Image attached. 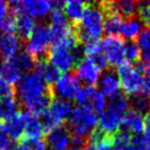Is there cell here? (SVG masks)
<instances>
[{
  "instance_id": "cell-5",
  "label": "cell",
  "mask_w": 150,
  "mask_h": 150,
  "mask_svg": "<svg viewBox=\"0 0 150 150\" xmlns=\"http://www.w3.org/2000/svg\"><path fill=\"white\" fill-rule=\"evenodd\" d=\"M16 93L21 103L52 93V88L38 72H30L22 77L17 84Z\"/></svg>"
},
{
  "instance_id": "cell-12",
  "label": "cell",
  "mask_w": 150,
  "mask_h": 150,
  "mask_svg": "<svg viewBox=\"0 0 150 150\" xmlns=\"http://www.w3.org/2000/svg\"><path fill=\"white\" fill-rule=\"evenodd\" d=\"M80 89V82L77 79L75 74L66 72L59 76L57 81L53 84L52 93L57 96V99L65 101H70L75 99L76 94Z\"/></svg>"
},
{
  "instance_id": "cell-44",
  "label": "cell",
  "mask_w": 150,
  "mask_h": 150,
  "mask_svg": "<svg viewBox=\"0 0 150 150\" xmlns=\"http://www.w3.org/2000/svg\"><path fill=\"white\" fill-rule=\"evenodd\" d=\"M68 150H80V149H77V148H75V147H70Z\"/></svg>"
},
{
  "instance_id": "cell-26",
  "label": "cell",
  "mask_w": 150,
  "mask_h": 150,
  "mask_svg": "<svg viewBox=\"0 0 150 150\" xmlns=\"http://www.w3.org/2000/svg\"><path fill=\"white\" fill-rule=\"evenodd\" d=\"M16 17H17L18 38L26 42L31 36V34L33 33L34 29L36 28V22L34 19L25 14H18Z\"/></svg>"
},
{
  "instance_id": "cell-42",
  "label": "cell",
  "mask_w": 150,
  "mask_h": 150,
  "mask_svg": "<svg viewBox=\"0 0 150 150\" xmlns=\"http://www.w3.org/2000/svg\"><path fill=\"white\" fill-rule=\"evenodd\" d=\"M120 150H136V149H135L133 145L130 144V145H128V146L124 147V148H122V149H120Z\"/></svg>"
},
{
  "instance_id": "cell-8",
  "label": "cell",
  "mask_w": 150,
  "mask_h": 150,
  "mask_svg": "<svg viewBox=\"0 0 150 150\" xmlns=\"http://www.w3.org/2000/svg\"><path fill=\"white\" fill-rule=\"evenodd\" d=\"M72 110L74 108L69 101L60 99L53 100L47 110L42 115H40L44 128L50 130L59 126H63L64 123L69 120Z\"/></svg>"
},
{
  "instance_id": "cell-29",
  "label": "cell",
  "mask_w": 150,
  "mask_h": 150,
  "mask_svg": "<svg viewBox=\"0 0 150 150\" xmlns=\"http://www.w3.org/2000/svg\"><path fill=\"white\" fill-rule=\"evenodd\" d=\"M23 76L13 67V65L9 60H6L0 64V78L4 79L9 84H18L22 79Z\"/></svg>"
},
{
  "instance_id": "cell-13",
  "label": "cell",
  "mask_w": 150,
  "mask_h": 150,
  "mask_svg": "<svg viewBox=\"0 0 150 150\" xmlns=\"http://www.w3.org/2000/svg\"><path fill=\"white\" fill-rule=\"evenodd\" d=\"M72 136L68 127L59 126L48 130L46 134L45 142L52 150H68L71 147Z\"/></svg>"
},
{
  "instance_id": "cell-23",
  "label": "cell",
  "mask_w": 150,
  "mask_h": 150,
  "mask_svg": "<svg viewBox=\"0 0 150 150\" xmlns=\"http://www.w3.org/2000/svg\"><path fill=\"white\" fill-rule=\"evenodd\" d=\"M142 23L138 18H128V19H124L123 24H122V29L120 32V36L128 41V42H133L135 38H138L139 34L142 31Z\"/></svg>"
},
{
  "instance_id": "cell-30",
  "label": "cell",
  "mask_w": 150,
  "mask_h": 150,
  "mask_svg": "<svg viewBox=\"0 0 150 150\" xmlns=\"http://www.w3.org/2000/svg\"><path fill=\"white\" fill-rule=\"evenodd\" d=\"M129 104L133 108L132 110L140 113V114H144V113L150 111V99L144 93H139V94L130 96Z\"/></svg>"
},
{
  "instance_id": "cell-21",
  "label": "cell",
  "mask_w": 150,
  "mask_h": 150,
  "mask_svg": "<svg viewBox=\"0 0 150 150\" xmlns=\"http://www.w3.org/2000/svg\"><path fill=\"white\" fill-rule=\"evenodd\" d=\"M8 60L12 64L13 67H14L22 76H25V75H28V74H30V72L35 68V65H36V60H35L26 50L19 52L17 55H14L12 58L8 59Z\"/></svg>"
},
{
  "instance_id": "cell-39",
  "label": "cell",
  "mask_w": 150,
  "mask_h": 150,
  "mask_svg": "<svg viewBox=\"0 0 150 150\" xmlns=\"http://www.w3.org/2000/svg\"><path fill=\"white\" fill-rule=\"evenodd\" d=\"M11 94H14V89L12 88V86L0 78V98L11 96Z\"/></svg>"
},
{
  "instance_id": "cell-24",
  "label": "cell",
  "mask_w": 150,
  "mask_h": 150,
  "mask_svg": "<svg viewBox=\"0 0 150 150\" xmlns=\"http://www.w3.org/2000/svg\"><path fill=\"white\" fill-rule=\"evenodd\" d=\"M19 110V100L14 94L0 98V123L10 120L16 114H18Z\"/></svg>"
},
{
  "instance_id": "cell-11",
  "label": "cell",
  "mask_w": 150,
  "mask_h": 150,
  "mask_svg": "<svg viewBox=\"0 0 150 150\" xmlns=\"http://www.w3.org/2000/svg\"><path fill=\"white\" fill-rule=\"evenodd\" d=\"M102 52L108 65L120 67L126 64L125 59V42L118 36H106L101 42Z\"/></svg>"
},
{
  "instance_id": "cell-18",
  "label": "cell",
  "mask_w": 150,
  "mask_h": 150,
  "mask_svg": "<svg viewBox=\"0 0 150 150\" xmlns=\"http://www.w3.org/2000/svg\"><path fill=\"white\" fill-rule=\"evenodd\" d=\"M1 125L11 140H21L24 135V112L18 113L10 120L1 123Z\"/></svg>"
},
{
  "instance_id": "cell-4",
  "label": "cell",
  "mask_w": 150,
  "mask_h": 150,
  "mask_svg": "<svg viewBox=\"0 0 150 150\" xmlns=\"http://www.w3.org/2000/svg\"><path fill=\"white\" fill-rule=\"evenodd\" d=\"M99 116L93 110L86 106H77L72 110L68 120V129L72 137L88 140L98 127Z\"/></svg>"
},
{
  "instance_id": "cell-22",
  "label": "cell",
  "mask_w": 150,
  "mask_h": 150,
  "mask_svg": "<svg viewBox=\"0 0 150 150\" xmlns=\"http://www.w3.org/2000/svg\"><path fill=\"white\" fill-rule=\"evenodd\" d=\"M88 4L80 0H69L64 4V13L66 16L67 20L71 23L76 24V26L79 24L80 20L83 17V13L86 11Z\"/></svg>"
},
{
  "instance_id": "cell-43",
  "label": "cell",
  "mask_w": 150,
  "mask_h": 150,
  "mask_svg": "<svg viewBox=\"0 0 150 150\" xmlns=\"http://www.w3.org/2000/svg\"><path fill=\"white\" fill-rule=\"evenodd\" d=\"M83 150H96V149H94V146H93V145H91V144H88L87 146L83 148Z\"/></svg>"
},
{
  "instance_id": "cell-3",
  "label": "cell",
  "mask_w": 150,
  "mask_h": 150,
  "mask_svg": "<svg viewBox=\"0 0 150 150\" xmlns=\"http://www.w3.org/2000/svg\"><path fill=\"white\" fill-rule=\"evenodd\" d=\"M104 19L105 12L102 4H88L83 17L76 28L80 42L99 41L104 33Z\"/></svg>"
},
{
  "instance_id": "cell-7",
  "label": "cell",
  "mask_w": 150,
  "mask_h": 150,
  "mask_svg": "<svg viewBox=\"0 0 150 150\" xmlns=\"http://www.w3.org/2000/svg\"><path fill=\"white\" fill-rule=\"evenodd\" d=\"M50 45L52 38L50 26L45 24H38L34 29L29 40L25 42V50L38 62L47 56Z\"/></svg>"
},
{
  "instance_id": "cell-9",
  "label": "cell",
  "mask_w": 150,
  "mask_h": 150,
  "mask_svg": "<svg viewBox=\"0 0 150 150\" xmlns=\"http://www.w3.org/2000/svg\"><path fill=\"white\" fill-rule=\"evenodd\" d=\"M9 11L12 14H25L34 20H43L50 16L53 9V4L47 0H24V1H11L9 2Z\"/></svg>"
},
{
  "instance_id": "cell-38",
  "label": "cell",
  "mask_w": 150,
  "mask_h": 150,
  "mask_svg": "<svg viewBox=\"0 0 150 150\" xmlns=\"http://www.w3.org/2000/svg\"><path fill=\"white\" fill-rule=\"evenodd\" d=\"M142 93L146 96H150V64L145 65L144 68V87Z\"/></svg>"
},
{
  "instance_id": "cell-25",
  "label": "cell",
  "mask_w": 150,
  "mask_h": 150,
  "mask_svg": "<svg viewBox=\"0 0 150 150\" xmlns=\"http://www.w3.org/2000/svg\"><path fill=\"white\" fill-rule=\"evenodd\" d=\"M34 71L38 72V75L41 76L48 84H54L59 78V76H60L59 75L60 71L57 68H55L52 64L48 63L47 60H45V59L36 62Z\"/></svg>"
},
{
  "instance_id": "cell-33",
  "label": "cell",
  "mask_w": 150,
  "mask_h": 150,
  "mask_svg": "<svg viewBox=\"0 0 150 150\" xmlns=\"http://www.w3.org/2000/svg\"><path fill=\"white\" fill-rule=\"evenodd\" d=\"M0 31L2 34H13L17 33V17L10 13L0 22Z\"/></svg>"
},
{
  "instance_id": "cell-37",
  "label": "cell",
  "mask_w": 150,
  "mask_h": 150,
  "mask_svg": "<svg viewBox=\"0 0 150 150\" xmlns=\"http://www.w3.org/2000/svg\"><path fill=\"white\" fill-rule=\"evenodd\" d=\"M12 142L11 139L6 135L2 125L0 123V150H12Z\"/></svg>"
},
{
  "instance_id": "cell-36",
  "label": "cell",
  "mask_w": 150,
  "mask_h": 150,
  "mask_svg": "<svg viewBox=\"0 0 150 150\" xmlns=\"http://www.w3.org/2000/svg\"><path fill=\"white\" fill-rule=\"evenodd\" d=\"M93 146H94V149L96 150H116L114 145H113L112 137H108V136L102 138L100 142L94 144Z\"/></svg>"
},
{
  "instance_id": "cell-15",
  "label": "cell",
  "mask_w": 150,
  "mask_h": 150,
  "mask_svg": "<svg viewBox=\"0 0 150 150\" xmlns=\"http://www.w3.org/2000/svg\"><path fill=\"white\" fill-rule=\"evenodd\" d=\"M99 84V91L105 96L111 99L113 96L121 93V82L118 75L113 69H106L100 76V79L98 81Z\"/></svg>"
},
{
  "instance_id": "cell-40",
  "label": "cell",
  "mask_w": 150,
  "mask_h": 150,
  "mask_svg": "<svg viewBox=\"0 0 150 150\" xmlns=\"http://www.w3.org/2000/svg\"><path fill=\"white\" fill-rule=\"evenodd\" d=\"M9 13V4L6 1L0 0V22L8 16Z\"/></svg>"
},
{
  "instance_id": "cell-32",
  "label": "cell",
  "mask_w": 150,
  "mask_h": 150,
  "mask_svg": "<svg viewBox=\"0 0 150 150\" xmlns=\"http://www.w3.org/2000/svg\"><path fill=\"white\" fill-rule=\"evenodd\" d=\"M132 145L136 150H150V132H144L132 138Z\"/></svg>"
},
{
  "instance_id": "cell-28",
  "label": "cell",
  "mask_w": 150,
  "mask_h": 150,
  "mask_svg": "<svg viewBox=\"0 0 150 150\" xmlns=\"http://www.w3.org/2000/svg\"><path fill=\"white\" fill-rule=\"evenodd\" d=\"M123 18L116 13H105L104 19V33L108 36H118L123 24Z\"/></svg>"
},
{
  "instance_id": "cell-35",
  "label": "cell",
  "mask_w": 150,
  "mask_h": 150,
  "mask_svg": "<svg viewBox=\"0 0 150 150\" xmlns=\"http://www.w3.org/2000/svg\"><path fill=\"white\" fill-rule=\"evenodd\" d=\"M138 19L140 20L142 25L150 28V2H138L137 7Z\"/></svg>"
},
{
  "instance_id": "cell-1",
  "label": "cell",
  "mask_w": 150,
  "mask_h": 150,
  "mask_svg": "<svg viewBox=\"0 0 150 150\" xmlns=\"http://www.w3.org/2000/svg\"><path fill=\"white\" fill-rule=\"evenodd\" d=\"M83 46L76 33L69 35L62 42L52 45L48 50V63L63 72H69L83 59Z\"/></svg>"
},
{
  "instance_id": "cell-34",
  "label": "cell",
  "mask_w": 150,
  "mask_h": 150,
  "mask_svg": "<svg viewBox=\"0 0 150 150\" xmlns=\"http://www.w3.org/2000/svg\"><path fill=\"white\" fill-rule=\"evenodd\" d=\"M140 58V53L138 48L137 43L127 42L125 43V59L126 63H137V60Z\"/></svg>"
},
{
  "instance_id": "cell-10",
  "label": "cell",
  "mask_w": 150,
  "mask_h": 150,
  "mask_svg": "<svg viewBox=\"0 0 150 150\" xmlns=\"http://www.w3.org/2000/svg\"><path fill=\"white\" fill-rule=\"evenodd\" d=\"M75 101L78 106H86L93 110L96 114H100L106 106V98H105L99 89L91 86L80 87L75 96Z\"/></svg>"
},
{
  "instance_id": "cell-6",
  "label": "cell",
  "mask_w": 150,
  "mask_h": 150,
  "mask_svg": "<svg viewBox=\"0 0 150 150\" xmlns=\"http://www.w3.org/2000/svg\"><path fill=\"white\" fill-rule=\"evenodd\" d=\"M144 68L145 64H137L133 66L130 64H124L118 68V78L121 88L127 96H136L142 93L144 87Z\"/></svg>"
},
{
  "instance_id": "cell-41",
  "label": "cell",
  "mask_w": 150,
  "mask_h": 150,
  "mask_svg": "<svg viewBox=\"0 0 150 150\" xmlns=\"http://www.w3.org/2000/svg\"><path fill=\"white\" fill-rule=\"evenodd\" d=\"M144 123H145V128L147 132H150V111L146 113V116L144 117Z\"/></svg>"
},
{
  "instance_id": "cell-17",
  "label": "cell",
  "mask_w": 150,
  "mask_h": 150,
  "mask_svg": "<svg viewBox=\"0 0 150 150\" xmlns=\"http://www.w3.org/2000/svg\"><path fill=\"white\" fill-rule=\"evenodd\" d=\"M121 130H124L126 133H128L129 135L134 134L135 136L144 133L145 123H144L142 114L136 112L134 110H128L124 118H123Z\"/></svg>"
},
{
  "instance_id": "cell-19",
  "label": "cell",
  "mask_w": 150,
  "mask_h": 150,
  "mask_svg": "<svg viewBox=\"0 0 150 150\" xmlns=\"http://www.w3.org/2000/svg\"><path fill=\"white\" fill-rule=\"evenodd\" d=\"M21 48V40L13 34H2L0 36V57L6 60L12 58Z\"/></svg>"
},
{
  "instance_id": "cell-16",
  "label": "cell",
  "mask_w": 150,
  "mask_h": 150,
  "mask_svg": "<svg viewBox=\"0 0 150 150\" xmlns=\"http://www.w3.org/2000/svg\"><path fill=\"white\" fill-rule=\"evenodd\" d=\"M105 13H116L120 17L128 19L133 18L137 13L138 2L132 0H121V1H113L108 4H102Z\"/></svg>"
},
{
  "instance_id": "cell-2",
  "label": "cell",
  "mask_w": 150,
  "mask_h": 150,
  "mask_svg": "<svg viewBox=\"0 0 150 150\" xmlns=\"http://www.w3.org/2000/svg\"><path fill=\"white\" fill-rule=\"evenodd\" d=\"M128 106L129 100L124 93H118L117 96L108 99L105 108L99 115L98 129L105 136L113 137L117 132H120Z\"/></svg>"
},
{
  "instance_id": "cell-20",
  "label": "cell",
  "mask_w": 150,
  "mask_h": 150,
  "mask_svg": "<svg viewBox=\"0 0 150 150\" xmlns=\"http://www.w3.org/2000/svg\"><path fill=\"white\" fill-rule=\"evenodd\" d=\"M45 133V128L42 124L40 116L24 112V135L26 138L41 139Z\"/></svg>"
},
{
  "instance_id": "cell-31",
  "label": "cell",
  "mask_w": 150,
  "mask_h": 150,
  "mask_svg": "<svg viewBox=\"0 0 150 150\" xmlns=\"http://www.w3.org/2000/svg\"><path fill=\"white\" fill-rule=\"evenodd\" d=\"M12 150H47V145L45 140L42 139L23 138L20 140L19 145L13 147Z\"/></svg>"
},
{
  "instance_id": "cell-14",
  "label": "cell",
  "mask_w": 150,
  "mask_h": 150,
  "mask_svg": "<svg viewBox=\"0 0 150 150\" xmlns=\"http://www.w3.org/2000/svg\"><path fill=\"white\" fill-rule=\"evenodd\" d=\"M101 70L92 63L90 59L83 58L77 66H76V77L79 80V82H82L86 86L94 87V84L98 83L100 79Z\"/></svg>"
},
{
  "instance_id": "cell-27",
  "label": "cell",
  "mask_w": 150,
  "mask_h": 150,
  "mask_svg": "<svg viewBox=\"0 0 150 150\" xmlns=\"http://www.w3.org/2000/svg\"><path fill=\"white\" fill-rule=\"evenodd\" d=\"M137 45L140 53V59L144 64H150V28H146L142 31L137 38Z\"/></svg>"
}]
</instances>
